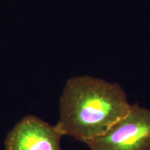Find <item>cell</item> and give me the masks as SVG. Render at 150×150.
<instances>
[{
    "label": "cell",
    "mask_w": 150,
    "mask_h": 150,
    "mask_svg": "<svg viewBox=\"0 0 150 150\" xmlns=\"http://www.w3.org/2000/svg\"><path fill=\"white\" fill-rule=\"evenodd\" d=\"M62 131L33 115L16 124L5 140L6 150H64L61 146Z\"/></svg>",
    "instance_id": "obj_3"
},
{
    "label": "cell",
    "mask_w": 150,
    "mask_h": 150,
    "mask_svg": "<svg viewBox=\"0 0 150 150\" xmlns=\"http://www.w3.org/2000/svg\"><path fill=\"white\" fill-rule=\"evenodd\" d=\"M131 106L119 84L90 76H74L62 93L56 125L63 136L86 143L106 134L128 113Z\"/></svg>",
    "instance_id": "obj_1"
},
{
    "label": "cell",
    "mask_w": 150,
    "mask_h": 150,
    "mask_svg": "<svg viewBox=\"0 0 150 150\" xmlns=\"http://www.w3.org/2000/svg\"><path fill=\"white\" fill-rule=\"evenodd\" d=\"M86 144L91 150H150V110L131 104L106 134Z\"/></svg>",
    "instance_id": "obj_2"
}]
</instances>
